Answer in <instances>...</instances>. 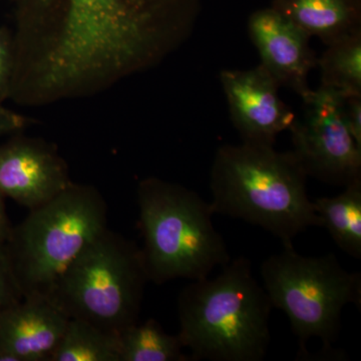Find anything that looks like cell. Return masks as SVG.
<instances>
[{
    "mask_svg": "<svg viewBox=\"0 0 361 361\" xmlns=\"http://www.w3.org/2000/svg\"><path fill=\"white\" fill-rule=\"evenodd\" d=\"M204 0H18L16 40L44 32L35 82L44 94L141 70L193 30Z\"/></svg>",
    "mask_w": 361,
    "mask_h": 361,
    "instance_id": "6da1fadb",
    "label": "cell"
},
{
    "mask_svg": "<svg viewBox=\"0 0 361 361\" xmlns=\"http://www.w3.org/2000/svg\"><path fill=\"white\" fill-rule=\"evenodd\" d=\"M307 175L292 152L273 146L223 145L210 171L214 213L258 226L285 246L310 227H322L306 190Z\"/></svg>",
    "mask_w": 361,
    "mask_h": 361,
    "instance_id": "7a4b0ae2",
    "label": "cell"
},
{
    "mask_svg": "<svg viewBox=\"0 0 361 361\" xmlns=\"http://www.w3.org/2000/svg\"><path fill=\"white\" fill-rule=\"evenodd\" d=\"M221 268L217 276L194 280L180 292L178 336L191 360H263L271 341L269 297L248 258Z\"/></svg>",
    "mask_w": 361,
    "mask_h": 361,
    "instance_id": "3957f363",
    "label": "cell"
},
{
    "mask_svg": "<svg viewBox=\"0 0 361 361\" xmlns=\"http://www.w3.org/2000/svg\"><path fill=\"white\" fill-rule=\"evenodd\" d=\"M141 249L149 281L204 279L231 257L214 227L211 203L175 183L149 178L137 187Z\"/></svg>",
    "mask_w": 361,
    "mask_h": 361,
    "instance_id": "277c9868",
    "label": "cell"
},
{
    "mask_svg": "<svg viewBox=\"0 0 361 361\" xmlns=\"http://www.w3.org/2000/svg\"><path fill=\"white\" fill-rule=\"evenodd\" d=\"M108 206L94 187L71 183L30 210L6 247L23 297H49L66 268L106 229Z\"/></svg>",
    "mask_w": 361,
    "mask_h": 361,
    "instance_id": "5b68a950",
    "label": "cell"
},
{
    "mask_svg": "<svg viewBox=\"0 0 361 361\" xmlns=\"http://www.w3.org/2000/svg\"><path fill=\"white\" fill-rule=\"evenodd\" d=\"M147 281L141 249L106 228L66 268L49 297L68 317L118 336L137 322Z\"/></svg>",
    "mask_w": 361,
    "mask_h": 361,
    "instance_id": "8992f818",
    "label": "cell"
},
{
    "mask_svg": "<svg viewBox=\"0 0 361 361\" xmlns=\"http://www.w3.org/2000/svg\"><path fill=\"white\" fill-rule=\"evenodd\" d=\"M260 273L271 304L287 315L298 337L299 353H307L304 344L313 337L331 353L343 308L355 304L360 310V273L344 269L334 254L307 257L293 246L263 261Z\"/></svg>",
    "mask_w": 361,
    "mask_h": 361,
    "instance_id": "52a82bcc",
    "label": "cell"
},
{
    "mask_svg": "<svg viewBox=\"0 0 361 361\" xmlns=\"http://www.w3.org/2000/svg\"><path fill=\"white\" fill-rule=\"evenodd\" d=\"M341 94L323 85L306 92L289 130L291 152L307 177L345 187L361 179V147L344 122Z\"/></svg>",
    "mask_w": 361,
    "mask_h": 361,
    "instance_id": "ba28073f",
    "label": "cell"
},
{
    "mask_svg": "<svg viewBox=\"0 0 361 361\" xmlns=\"http://www.w3.org/2000/svg\"><path fill=\"white\" fill-rule=\"evenodd\" d=\"M220 82L242 142L274 146L277 135L295 120V113L279 96L281 87L261 65L222 71Z\"/></svg>",
    "mask_w": 361,
    "mask_h": 361,
    "instance_id": "9c48e42d",
    "label": "cell"
},
{
    "mask_svg": "<svg viewBox=\"0 0 361 361\" xmlns=\"http://www.w3.org/2000/svg\"><path fill=\"white\" fill-rule=\"evenodd\" d=\"M247 28L260 65L278 85L300 97L308 92V78L317 63L310 35L272 6L252 13Z\"/></svg>",
    "mask_w": 361,
    "mask_h": 361,
    "instance_id": "30bf717a",
    "label": "cell"
},
{
    "mask_svg": "<svg viewBox=\"0 0 361 361\" xmlns=\"http://www.w3.org/2000/svg\"><path fill=\"white\" fill-rule=\"evenodd\" d=\"M71 184L68 169L47 145L16 137L0 146V192L32 210Z\"/></svg>",
    "mask_w": 361,
    "mask_h": 361,
    "instance_id": "8fae6325",
    "label": "cell"
},
{
    "mask_svg": "<svg viewBox=\"0 0 361 361\" xmlns=\"http://www.w3.org/2000/svg\"><path fill=\"white\" fill-rule=\"evenodd\" d=\"M68 315L49 297H23L0 311V361H49Z\"/></svg>",
    "mask_w": 361,
    "mask_h": 361,
    "instance_id": "7c38bea8",
    "label": "cell"
},
{
    "mask_svg": "<svg viewBox=\"0 0 361 361\" xmlns=\"http://www.w3.org/2000/svg\"><path fill=\"white\" fill-rule=\"evenodd\" d=\"M271 6L325 45L361 30L358 0H273Z\"/></svg>",
    "mask_w": 361,
    "mask_h": 361,
    "instance_id": "4fadbf2b",
    "label": "cell"
},
{
    "mask_svg": "<svg viewBox=\"0 0 361 361\" xmlns=\"http://www.w3.org/2000/svg\"><path fill=\"white\" fill-rule=\"evenodd\" d=\"M322 227L344 253L361 259V179L350 183L342 193L312 201Z\"/></svg>",
    "mask_w": 361,
    "mask_h": 361,
    "instance_id": "5bb4252c",
    "label": "cell"
},
{
    "mask_svg": "<svg viewBox=\"0 0 361 361\" xmlns=\"http://www.w3.org/2000/svg\"><path fill=\"white\" fill-rule=\"evenodd\" d=\"M49 361H121L120 338L92 323L70 318Z\"/></svg>",
    "mask_w": 361,
    "mask_h": 361,
    "instance_id": "9a60e30c",
    "label": "cell"
},
{
    "mask_svg": "<svg viewBox=\"0 0 361 361\" xmlns=\"http://www.w3.org/2000/svg\"><path fill=\"white\" fill-rule=\"evenodd\" d=\"M121 361H188L180 337L168 334L160 323L149 319L130 325L118 334Z\"/></svg>",
    "mask_w": 361,
    "mask_h": 361,
    "instance_id": "2e32d148",
    "label": "cell"
},
{
    "mask_svg": "<svg viewBox=\"0 0 361 361\" xmlns=\"http://www.w3.org/2000/svg\"><path fill=\"white\" fill-rule=\"evenodd\" d=\"M317 59L323 87L361 94V30L326 45Z\"/></svg>",
    "mask_w": 361,
    "mask_h": 361,
    "instance_id": "e0dca14e",
    "label": "cell"
},
{
    "mask_svg": "<svg viewBox=\"0 0 361 361\" xmlns=\"http://www.w3.org/2000/svg\"><path fill=\"white\" fill-rule=\"evenodd\" d=\"M16 68L14 39L6 27H0V102L11 97Z\"/></svg>",
    "mask_w": 361,
    "mask_h": 361,
    "instance_id": "ac0fdd59",
    "label": "cell"
},
{
    "mask_svg": "<svg viewBox=\"0 0 361 361\" xmlns=\"http://www.w3.org/2000/svg\"><path fill=\"white\" fill-rule=\"evenodd\" d=\"M23 298L6 244L0 243V311L18 303Z\"/></svg>",
    "mask_w": 361,
    "mask_h": 361,
    "instance_id": "d6986e66",
    "label": "cell"
},
{
    "mask_svg": "<svg viewBox=\"0 0 361 361\" xmlns=\"http://www.w3.org/2000/svg\"><path fill=\"white\" fill-rule=\"evenodd\" d=\"M341 113L349 132L361 147V94L342 92Z\"/></svg>",
    "mask_w": 361,
    "mask_h": 361,
    "instance_id": "ffe728a7",
    "label": "cell"
},
{
    "mask_svg": "<svg viewBox=\"0 0 361 361\" xmlns=\"http://www.w3.org/2000/svg\"><path fill=\"white\" fill-rule=\"evenodd\" d=\"M25 125V120L23 116L4 108L0 102V135L18 132Z\"/></svg>",
    "mask_w": 361,
    "mask_h": 361,
    "instance_id": "44dd1931",
    "label": "cell"
},
{
    "mask_svg": "<svg viewBox=\"0 0 361 361\" xmlns=\"http://www.w3.org/2000/svg\"><path fill=\"white\" fill-rule=\"evenodd\" d=\"M4 198L6 197L0 192V243L2 244H6V242L11 238L13 228L6 215Z\"/></svg>",
    "mask_w": 361,
    "mask_h": 361,
    "instance_id": "7402d4cb",
    "label": "cell"
},
{
    "mask_svg": "<svg viewBox=\"0 0 361 361\" xmlns=\"http://www.w3.org/2000/svg\"><path fill=\"white\" fill-rule=\"evenodd\" d=\"M358 1H361V0H358Z\"/></svg>",
    "mask_w": 361,
    "mask_h": 361,
    "instance_id": "603a6c76",
    "label": "cell"
}]
</instances>
